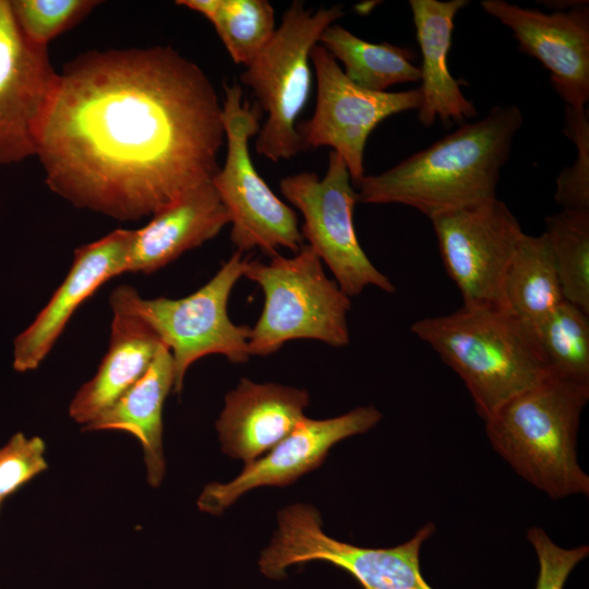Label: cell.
<instances>
[{"mask_svg": "<svg viewBox=\"0 0 589 589\" xmlns=\"http://www.w3.org/2000/svg\"><path fill=\"white\" fill-rule=\"evenodd\" d=\"M221 105L170 47L91 51L68 63L37 140L50 190L120 220L152 216L219 170Z\"/></svg>", "mask_w": 589, "mask_h": 589, "instance_id": "obj_1", "label": "cell"}, {"mask_svg": "<svg viewBox=\"0 0 589 589\" xmlns=\"http://www.w3.org/2000/svg\"><path fill=\"white\" fill-rule=\"evenodd\" d=\"M524 117L517 106L485 117L357 184L358 203L402 204L433 217L496 199L502 167Z\"/></svg>", "mask_w": 589, "mask_h": 589, "instance_id": "obj_2", "label": "cell"}, {"mask_svg": "<svg viewBox=\"0 0 589 589\" xmlns=\"http://www.w3.org/2000/svg\"><path fill=\"white\" fill-rule=\"evenodd\" d=\"M410 329L459 375L484 421L549 375L532 327L500 306L462 305Z\"/></svg>", "mask_w": 589, "mask_h": 589, "instance_id": "obj_3", "label": "cell"}, {"mask_svg": "<svg viewBox=\"0 0 589 589\" xmlns=\"http://www.w3.org/2000/svg\"><path fill=\"white\" fill-rule=\"evenodd\" d=\"M589 385L548 375L514 396L486 420L495 452L552 500L589 495V477L578 464L577 434Z\"/></svg>", "mask_w": 589, "mask_h": 589, "instance_id": "obj_4", "label": "cell"}, {"mask_svg": "<svg viewBox=\"0 0 589 589\" xmlns=\"http://www.w3.org/2000/svg\"><path fill=\"white\" fill-rule=\"evenodd\" d=\"M243 276L264 293L262 313L249 337L250 356H271L293 339H315L336 348L349 344L351 300L326 276L306 243L292 257L277 253L268 263L250 257Z\"/></svg>", "mask_w": 589, "mask_h": 589, "instance_id": "obj_5", "label": "cell"}, {"mask_svg": "<svg viewBox=\"0 0 589 589\" xmlns=\"http://www.w3.org/2000/svg\"><path fill=\"white\" fill-rule=\"evenodd\" d=\"M342 15L341 5L314 12L293 1L271 41L241 73V82L267 112L255 142L259 155L277 163L303 149L297 120L311 93V51L325 28Z\"/></svg>", "mask_w": 589, "mask_h": 589, "instance_id": "obj_6", "label": "cell"}, {"mask_svg": "<svg viewBox=\"0 0 589 589\" xmlns=\"http://www.w3.org/2000/svg\"><path fill=\"white\" fill-rule=\"evenodd\" d=\"M224 89L221 119L227 155L211 182L229 216L230 240L242 253L259 249L274 256L278 248L297 253L304 244L297 214L259 175L249 152L250 139L260 131L263 110L243 100L238 84H224Z\"/></svg>", "mask_w": 589, "mask_h": 589, "instance_id": "obj_7", "label": "cell"}, {"mask_svg": "<svg viewBox=\"0 0 589 589\" xmlns=\"http://www.w3.org/2000/svg\"><path fill=\"white\" fill-rule=\"evenodd\" d=\"M434 532L430 521L399 545L362 548L327 536L313 506L292 504L278 513L277 530L259 565L266 577L281 579L292 565L322 561L346 570L363 589H433L421 574L420 551Z\"/></svg>", "mask_w": 589, "mask_h": 589, "instance_id": "obj_8", "label": "cell"}, {"mask_svg": "<svg viewBox=\"0 0 589 589\" xmlns=\"http://www.w3.org/2000/svg\"><path fill=\"white\" fill-rule=\"evenodd\" d=\"M250 257L236 251L205 285L180 299H143L133 287L120 286L131 308L169 349L176 373L173 392L182 390L188 369L205 356L220 354L232 363H245L251 357V327L235 324L227 309Z\"/></svg>", "mask_w": 589, "mask_h": 589, "instance_id": "obj_9", "label": "cell"}, {"mask_svg": "<svg viewBox=\"0 0 589 589\" xmlns=\"http://www.w3.org/2000/svg\"><path fill=\"white\" fill-rule=\"evenodd\" d=\"M342 157L332 151L325 176L310 171L288 176L279 182L283 195L302 214L301 230L336 284L349 298L369 286L394 293V284L370 261L357 237L353 209L358 193Z\"/></svg>", "mask_w": 589, "mask_h": 589, "instance_id": "obj_10", "label": "cell"}, {"mask_svg": "<svg viewBox=\"0 0 589 589\" xmlns=\"http://www.w3.org/2000/svg\"><path fill=\"white\" fill-rule=\"evenodd\" d=\"M431 221L444 267L464 305L503 308L505 274L525 233L507 205L496 197Z\"/></svg>", "mask_w": 589, "mask_h": 589, "instance_id": "obj_11", "label": "cell"}, {"mask_svg": "<svg viewBox=\"0 0 589 589\" xmlns=\"http://www.w3.org/2000/svg\"><path fill=\"white\" fill-rule=\"evenodd\" d=\"M316 76V105L311 119L298 127L303 149L329 146L345 160L351 181L364 177L363 156L371 132L386 118L418 109L419 88L371 92L352 83L334 57L316 44L311 51Z\"/></svg>", "mask_w": 589, "mask_h": 589, "instance_id": "obj_12", "label": "cell"}, {"mask_svg": "<svg viewBox=\"0 0 589 589\" xmlns=\"http://www.w3.org/2000/svg\"><path fill=\"white\" fill-rule=\"evenodd\" d=\"M47 47L32 44L0 0V166L36 155L38 133L57 86Z\"/></svg>", "mask_w": 589, "mask_h": 589, "instance_id": "obj_13", "label": "cell"}, {"mask_svg": "<svg viewBox=\"0 0 589 589\" xmlns=\"http://www.w3.org/2000/svg\"><path fill=\"white\" fill-rule=\"evenodd\" d=\"M382 419L373 406L354 408L329 419L304 417L265 455L248 464L231 481L213 482L197 498L202 512L219 515L241 495L260 486H285L317 468L338 442L368 432Z\"/></svg>", "mask_w": 589, "mask_h": 589, "instance_id": "obj_14", "label": "cell"}, {"mask_svg": "<svg viewBox=\"0 0 589 589\" xmlns=\"http://www.w3.org/2000/svg\"><path fill=\"white\" fill-rule=\"evenodd\" d=\"M482 9L507 26L519 49L549 70L566 106L584 108L589 99V7L543 13L504 0H483Z\"/></svg>", "mask_w": 589, "mask_h": 589, "instance_id": "obj_15", "label": "cell"}, {"mask_svg": "<svg viewBox=\"0 0 589 589\" xmlns=\"http://www.w3.org/2000/svg\"><path fill=\"white\" fill-rule=\"evenodd\" d=\"M133 230L116 229L74 250L72 265L33 323L14 339L13 368H38L76 309L111 278L127 273Z\"/></svg>", "mask_w": 589, "mask_h": 589, "instance_id": "obj_16", "label": "cell"}, {"mask_svg": "<svg viewBox=\"0 0 589 589\" xmlns=\"http://www.w3.org/2000/svg\"><path fill=\"white\" fill-rule=\"evenodd\" d=\"M309 401L304 389L241 378L216 421L223 452L245 464L259 458L305 417Z\"/></svg>", "mask_w": 589, "mask_h": 589, "instance_id": "obj_17", "label": "cell"}, {"mask_svg": "<svg viewBox=\"0 0 589 589\" xmlns=\"http://www.w3.org/2000/svg\"><path fill=\"white\" fill-rule=\"evenodd\" d=\"M112 310L108 350L96 374L73 397L70 417L86 425L111 406L149 368L159 347L158 336L128 303L121 287L109 299Z\"/></svg>", "mask_w": 589, "mask_h": 589, "instance_id": "obj_18", "label": "cell"}, {"mask_svg": "<svg viewBox=\"0 0 589 589\" xmlns=\"http://www.w3.org/2000/svg\"><path fill=\"white\" fill-rule=\"evenodd\" d=\"M228 224L229 216L212 182L203 183L133 230L127 273L152 274L213 239Z\"/></svg>", "mask_w": 589, "mask_h": 589, "instance_id": "obj_19", "label": "cell"}, {"mask_svg": "<svg viewBox=\"0 0 589 589\" xmlns=\"http://www.w3.org/2000/svg\"><path fill=\"white\" fill-rule=\"evenodd\" d=\"M468 3L467 0L409 1L422 56L418 120L425 128L437 119L460 123L477 116L476 107L462 94L447 64L455 16Z\"/></svg>", "mask_w": 589, "mask_h": 589, "instance_id": "obj_20", "label": "cell"}, {"mask_svg": "<svg viewBox=\"0 0 589 589\" xmlns=\"http://www.w3.org/2000/svg\"><path fill=\"white\" fill-rule=\"evenodd\" d=\"M175 381L171 353L161 345L144 375L83 428L85 431L119 430L135 436L142 445L147 481L153 488H157L165 476L163 408Z\"/></svg>", "mask_w": 589, "mask_h": 589, "instance_id": "obj_21", "label": "cell"}, {"mask_svg": "<svg viewBox=\"0 0 589 589\" xmlns=\"http://www.w3.org/2000/svg\"><path fill=\"white\" fill-rule=\"evenodd\" d=\"M503 308L533 327L564 301L554 259L544 233H524L507 267Z\"/></svg>", "mask_w": 589, "mask_h": 589, "instance_id": "obj_22", "label": "cell"}, {"mask_svg": "<svg viewBox=\"0 0 589 589\" xmlns=\"http://www.w3.org/2000/svg\"><path fill=\"white\" fill-rule=\"evenodd\" d=\"M318 41L344 64L348 80L364 89L383 93L396 84L420 81L410 49L366 41L339 24L326 27Z\"/></svg>", "mask_w": 589, "mask_h": 589, "instance_id": "obj_23", "label": "cell"}, {"mask_svg": "<svg viewBox=\"0 0 589 589\" xmlns=\"http://www.w3.org/2000/svg\"><path fill=\"white\" fill-rule=\"evenodd\" d=\"M204 15L236 63L250 64L271 41L275 12L266 0H181Z\"/></svg>", "mask_w": 589, "mask_h": 589, "instance_id": "obj_24", "label": "cell"}, {"mask_svg": "<svg viewBox=\"0 0 589 589\" xmlns=\"http://www.w3.org/2000/svg\"><path fill=\"white\" fill-rule=\"evenodd\" d=\"M589 313L564 300L532 327L550 375L589 385Z\"/></svg>", "mask_w": 589, "mask_h": 589, "instance_id": "obj_25", "label": "cell"}, {"mask_svg": "<svg viewBox=\"0 0 589 589\" xmlns=\"http://www.w3.org/2000/svg\"><path fill=\"white\" fill-rule=\"evenodd\" d=\"M564 300L589 313V209L545 217V231Z\"/></svg>", "mask_w": 589, "mask_h": 589, "instance_id": "obj_26", "label": "cell"}, {"mask_svg": "<svg viewBox=\"0 0 589 589\" xmlns=\"http://www.w3.org/2000/svg\"><path fill=\"white\" fill-rule=\"evenodd\" d=\"M99 1L94 0H10L23 35L34 45L47 47L56 36L83 20Z\"/></svg>", "mask_w": 589, "mask_h": 589, "instance_id": "obj_27", "label": "cell"}, {"mask_svg": "<svg viewBox=\"0 0 589 589\" xmlns=\"http://www.w3.org/2000/svg\"><path fill=\"white\" fill-rule=\"evenodd\" d=\"M564 132L575 144L577 157L557 176L554 199L562 209H589V119L586 107L566 106Z\"/></svg>", "mask_w": 589, "mask_h": 589, "instance_id": "obj_28", "label": "cell"}, {"mask_svg": "<svg viewBox=\"0 0 589 589\" xmlns=\"http://www.w3.org/2000/svg\"><path fill=\"white\" fill-rule=\"evenodd\" d=\"M45 450L41 437L23 433L14 434L0 448V502L48 468Z\"/></svg>", "mask_w": 589, "mask_h": 589, "instance_id": "obj_29", "label": "cell"}, {"mask_svg": "<svg viewBox=\"0 0 589 589\" xmlns=\"http://www.w3.org/2000/svg\"><path fill=\"white\" fill-rule=\"evenodd\" d=\"M527 539L539 563L536 589H564L573 569L589 554L587 544L572 549L557 545L540 527L529 528Z\"/></svg>", "mask_w": 589, "mask_h": 589, "instance_id": "obj_30", "label": "cell"}, {"mask_svg": "<svg viewBox=\"0 0 589 589\" xmlns=\"http://www.w3.org/2000/svg\"><path fill=\"white\" fill-rule=\"evenodd\" d=\"M1 503V502H0Z\"/></svg>", "mask_w": 589, "mask_h": 589, "instance_id": "obj_31", "label": "cell"}]
</instances>
